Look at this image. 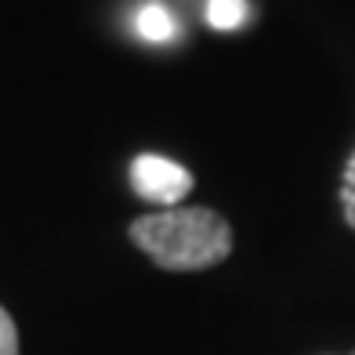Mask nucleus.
Listing matches in <instances>:
<instances>
[{
    "mask_svg": "<svg viewBox=\"0 0 355 355\" xmlns=\"http://www.w3.org/2000/svg\"><path fill=\"white\" fill-rule=\"evenodd\" d=\"M127 239L164 272H207L236 250L229 218L214 207H167L138 214L127 225Z\"/></svg>",
    "mask_w": 355,
    "mask_h": 355,
    "instance_id": "1",
    "label": "nucleus"
},
{
    "mask_svg": "<svg viewBox=\"0 0 355 355\" xmlns=\"http://www.w3.org/2000/svg\"><path fill=\"white\" fill-rule=\"evenodd\" d=\"M131 185L141 200H149V203L167 211V207H182V200L192 192V174L167 156L141 153L131 164Z\"/></svg>",
    "mask_w": 355,
    "mask_h": 355,
    "instance_id": "2",
    "label": "nucleus"
},
{
    "mask_svg": "<svg viewBox=\"0 0 355 355\" xmlns=\"http://www.w3.org/2000/svg\"><path fill=\"white\" fill-rule=\"evenodd\" d=\"M247 15H250L247 0H207V22L218 33H236L247 22Z\"/></svg>",
    "mask_w": 355,
    "mask_h": 355,
    "instance_id": "3",
    "label": "nucleus"
},
{
    "mask_svg": "<svg viewBox=\"0 0 355 355\" xmlns=\"http://www.w3.org/2000/svg\"><path fill=\"white\" fill-rule=\"evenodd\" d=\"M138 33L145 40H153V44H164L174 37V15L164 8V4H149V8H141L138 11Z\"/></svg>",
    "mask_w": 355,
    "mask_h": 355,
    "instance_id": "4",
    "label": "nucleus"
},
{
    "mask_svg": "<svg viewBox=\"0 0 355 355\" xmlns=\"http://www.w3.org/2000/svg\"><path fill=\"white\" fill-rule=\"evenodd\" d=\"M337 203H341V218L355 232V149L348 153L345 167H341V182H337Z\"/></svg>",
    "mask_w": 355,
    "mask_h": 355,
    "instance_id": "5",
    "label": "nucleus"
},
{
    "mask_svg": "<svg viewBox=\"0 0 355 355\" xmlns=\"http://www.w3.org/2000/svg\"><path fill=\"white\" fill-rule=\"evenodd\" d=\"M0 355H22L19 352V327H15V319L4 304H0Z\"/></svg>",
    "mask_w": 355,
    "mask_h": 355,
    "instance_id": "6",
    "label": "nucleus"
},
{
    "mask_svg": "<svg viewBox=\"0 0 355 355\" xmlns=\"http://www.w3.org/2000/svg\"><path fill=\"white\" fill-rule=\"evenodd\" d=\"M352 355H355V352H352Z\"/></svg>",
    "mask_w": 355,
    "mask_h": 355,
    "instance_id": "7",
    "label": "nucleus"
}]
</instances>
